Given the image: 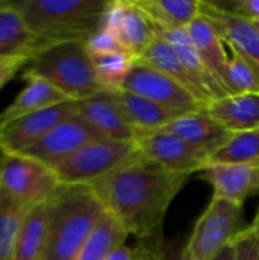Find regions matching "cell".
<instances>
[{
    "label": "cell",
    "instance_id": "cell-1",
    "mask_svg": "<svg viewBox=\"0 0 259 260\" xmlns=\"http://www.w3.org/2000/svg\"><path fill=\"white\" fill-rule=\"evenodd\" d=\"M186 180L188 175L168 171L137 149L89 186L128 235L148 241L160 236L165 215Z\"/></svg>",
    "mask_w": 259,
    "mask_h": 260
},
{
    "label": "cell",
    "instance_id": "cell-2",
    "mask_svg": "<svg viewBox=\"0 0 259 260\" xmlns=\"http://www.w3.org/2000/svg\"><path fill=\"white\" fill-rule=\"evenodd\" d=\"M105 209L89 184H61L47 203V238L43 260H73Z\"/></svg>",
    "mask_w": 259,
    "mask_h": 260
},
{
    "label": "cell",
    "instance_id": "cell-3",
    "mask_svg": "<svg viewBox=\"0 0 259 260\" xmlns=\"http://www.w3.org/2000/svg\"><path fill=\"white\" fill-rule=\"evenodd\" d=\"M108 0H11L43 46L85 40L102 21Z\"/></svg>",
    "mask_w": 259,
    "mask_h": 260
},
{
    "label": "cell",
    "instance_id": "cell-4",
    "mask_svg": "<svg viewBox=\"0 0 259 260\" xmlns=\"http://www.w3.org/2000/svg\"><path fill=\"white\" fill-rule=\"evenodd\" d=\"M23 76H37L64 93L82 101L105 91L98 81L85 40L50 43L40 47L23 69Z\"/></svg>",
    "mask_w": 259,
    "mask_h": 260
},
{
    "label": "cell",
    "instance_id": "cell-5",
    "mask_svg": "<svg viewBox=\"0 0 259 260\" xmlns=\"http://www.w3.org/2000/svg\"><path fill=\"white\" fill-rule=\"evenodd\" d=\"M243 206L212 197L209 206L197 219L192 235L185 245L197 260H212L221 250L232 245L246 229Z\"/></svg>",
    "mask_w": 259,
    "mask_h": 260
},
{
    "label": "cell",
    "instance_id": "cell-6",
    "mask_svg": "<svg viewBox=\"0 0 259 260\" xmlns=\"http://www.w3.org/2000/svg\"><path fill=\"white\" fill-rule=\"evenodd\" d=\"M137 151L136 142L96 140L52 169L61 184H92Z\"/></svg>",
    "mask_w": 259,
    "mask_h": 260
},
{
    "label": "cell",
    "instance_id": "cell-7",
    "mask_svg": "<svg viewBox=\"0 0 259 260\" xmlns=\"http://www.w3.org/2000/svg\"><path fill=\"white\" fill-rule=\"evenodd\" d=\"M0 186L27 207L46 204L60 189L61 183L52 168L23 154H6Z\"/></svg>",
    "mask_w": 259,
    "mask_h": 260
},
{
    "label": "cell",
    "instance_id": "cell-8",
    "mask_svg": "<svg viewBox=\"0 0 259 260\" xmlns=\"http://www.w3.org/2000/svg\"><path fill=\"white\" fill-rule=\"evenodd\" d=\"M122 90L151 99L174 113L177 117L205 110V105L192 93L165 73L139 59L125 78Z\"/></svg>",
    "mask_w": 259,
    "mask_h": 260
},
{
    "label": "cell",
    "instance_id": "cell-9",
    "mask_svg": "<svg viewBox=\"0 0 259 260\" xmlns=\"http://www.w3.org/2000/svg\"><path fill=\"white\" fill-rule=\"evenodd\" d=\"M101 26L111 30L125 52L136 59L157 37L153 21L136 0H108Z\"/></svg>",
    "mask_w": 259,
    "mask_h": 260
},
{
    "label": "cell",
    "instance_id": "cell-10",
    "mask_svg": "<svg viewBox=\"0 0 259 260\" xmlns=\"http://www.w3.org/2000/svg\"><path fill=\"white\" fill-rule=\"evenodd\" d=\"M102 139L105 137L101 136L93 126H90L78 114H73L53 126L46 136L20 154L53 168L85 145Z\"/></svg>",
    "mask_w": 259,
    "mask_h": 260
},
{
    "label": "cell",
    "instance_id": "cell-11",
    "mask_svg": "<svg viewBox=\"0 0 259 260\" xmlns=\"http://www.w3.org/2000/svg\"><path fill=\"white\" fill-rule=\"evenodd\" d=\"M134 142L137 149L148 158L171 172L188 177L197 171H202L211 160L205 151L189 145L183 139L165 129L140 134Z\"/></svg>",
    "mask_w": 259,
    "mask_h": 260
},
{
    "label": "cell",
    "instance_id": "cell-12",
    "mask_svg": "<svg viewBox=\"0 0 259 260\" xmlns=\"http://www.w3.org/2000/svg\"><path fill=\"white\" fill-rule=\"evenodd\" d=\"M73 114H76V104L67 101L18 117L0 126V146L6 154H20Z\"/></svg>",
    "mask_w": 259,
    "mask_h": 260
},
{
    "label": "cell",
    "instance_id": "cell-13",
    "mask_svg": "<svg viewBox=\"0 0 259 260\" xmlns=\"http://www.w3.org/2000/svg\"><path fill=\"white\" fill-rule=\"evenodd\" d=\"M200 178L214 187V197L244 204L259 192V168L244 163H209L200 171Z\"/></svg>",
    "mask_w": 259,
    "mask_h": 260
},
{
    "label": "cell",
    "instance_id": "cell-14",
    "mask_svg": "<svg viewBox=\"0 0 259 260\" xmlns=\"http://www.w3.org/2000/svg\"><path fill=\"white\" fill-rule=\"evenodd\" d=\"M200 15L212 24L223 43L259 69V30L252 21L218 9L211 0H202Z\"/></svg>",
    "mask_w": 259,
    "mask_h": 260
},
{
    "label": "cell",
    "instance_id": "cell-15",
    "mask_svg": "<svg viewBox=\"0 0 259 260\" xmlns=\"http://www.w3.org/2000/svg\"><path fill=\"white\" fill-rule=\"evenodd\" d=\"M75 104L76 114L105 139L116 142L136 140V133L125 120L113 93L102 91L92 98L75 101Z\"/></svg>",
    "mask_w": 259,
    "mask_h": 260
},
{
    "label": "cell",
    "instance_id": "cell-16",
    "mask_svg": "<svg viewBox=\"0 0 259 260\" xmlns=\"http://www.w3.org/2000/svg\"><path fill=\"white\" fill-rule=\"evenodd\" d=\"M162 129L172 133L189 145L205 151L209 157L224 148L234 136V133L220 125L205 110L182 116Z\"/></svg>",
    "mask_w": 259,
    "mask_h": 260
},
{
    "label": "cell",
    "instance_id": "cell-17",
    "mask_svg": "<svg viewBox=\"0 0 259 260\" xmlns=\"http://www.w3.org/2000/svg\"><path fill=\"white\" fill-rule=\"evenodd\" d=\"M205 111L234 134L259 129V93L212 99Z\"/></svg>",
    "mask_w": 259,
    "mask_h": 260
},
{
    "label": "cell",
    "instance_id": "cell-18",
    "mask_svg": "<svg viewBox=\"0 0 259 260\" xmlns=\"http://www.w3.org/2000/svg\"><path fill=\"white\" fill-rule=\"evenodd\" d=\"M43 43L31 32L11 0H0V59L31 58Z\"/></svg>",
    "mask_w": 259,
    "mask_h": 260
},
{
    "label": "cell",
    "instance_id": "cell-19",
    "mask_svg": "<svg viewBox=\"0 0 259 260\" xmlns=\"http://www.w3.org/2000/svg\"><path fill=\"white\" fill-rule=\"evenodd\" d=\"M113 94L125 120L136 133V137L140 134L159 131L165 128L168 123H171L172 120L179 119L174 113H171L165 107L143 96L125 90H119Z\"/></svg>",
    "mask_w": 259,
    "mask_h": 260
},
{
    "label": "cell",
    "instance_id": "cell-20",
    "mask_svg": "<svg viewBox=\"0 0 259 260\" xmlns=\"http://www.w3.org/2000/svg\"><path fill=\"white\" fill-rule=\"evenodd\" d=\"M188 32L191 35V40L200 53L205 66L217 81V84L221 87L226 96L229 94L227 88V66H229V56L224 50L223 40L218 37L212 24L202 15H198L189 26Z\"/></svg>",
    "mask_w": 259,
    "mask_h": 260
},
{
    "label": "cell",
    "instance_id": "cell-21",
    "mask_svg": "<svg viewBox=\"0 0 259 260\" xmlns=\"http://www.w3.org/2000/svg\"><path fill=\"white\" fill-rule=\"evenodd\" d=\"M26 81L24 88L17 94L11 105H8L0 113V126L23 117L26 114L63 104L70 101L64 93H61L50 82L37 76H23Z\"/></svg>",
    "mask_w": 259,
    "mask_h": 260
},
{
    "label": "cell",
    "instance_id": "cell-22",
    "mask_svg": "<svg viewBox=\"0 0 259 260\" xmlns=\"http://www.w3.org/2000/svg\"><path fill=\"white\" fill-rule=\"evenodd\" d=\"M156 34L162 37L174 49V52L177 53L186 70L191 73V76L197 81V84L211 99H218L226 96L221 87L211 75V72L208 70V67L205 66L200 53L197 52L191 40L188 29H168V30H157Z\"/></svg>",
    "mask_w": 259,
    "mask_h": 260
},
{
    "label": "cell",
    "instance_id": "cell-23",
    "mask_svg": "<svg viewBox=\"0 0 259 260\" xmlns=\"http://www.w3.org/2000/svg\"><path fill=\"white\" fill-rule=\"evenodd\" d=\"M139 61L151 66L153 69H156V70L165 73L166 76H169L171 79H174L177 84H180L183 88H186L189 93H192L205 107L212 101L202 90V87L197 84V81L191 76V73L186 70V67L183 66V62L180 61V58L177 56L174 49L162 37L157 35L154 38V41L143 52V55L139 58Z\"/></svg>",
    "mask_w": 259,
    "mask_h": 260
},
{
    "label": "cell",
    "instance_id": "cell-24",
    "mask_svg": "<svg viewBox=\"0 0 259 260\" xmlns=\"http://www.w3.org/2000/svg\"><path fill=\"white\" fill-rule=\"evenodd\" d=\"M153 21L156 32L168 29H188L200 15L202 0H136Z\"/></svg>",
    "mask_w": 259,
    "mask_h": 260
},
{
    "label": "cell",
    "instance_id": "cell-25",
    "mask_svg": "<svg viewBox=\"0 0 259 260\" xmlns=\"http://www.w3.org/2000/svg\"><path fill=\"white\" fill-rule=\"evenodd\" d=\"M47 238V203L29 210L11 260H43Z\"/></svg>",
    "mask_w": 259,
    "mask_h": 260
},
{
    "label": "cell",
    "instance_id": "cell-26",
    "mask_svg": "<svg viewBox=\"0 0 259 260\" xmlns=\"http://www.w3.org/2000/svg\"><path fill=\"white\" fill-rule=\"evenodd\" d=\"M128 232L108 212H105L96 229L73 260H107L116 247L125 242Z\"/></svg>",
    "mask_w": 259,
    "mask_h": 260
},
{
    "label": "cell",
    "instance_id": "cell-27",
    "mask_svg": "<svg viewBox=\"0 0 259 260\" xmlns=\"http://www.w3.org/2000/svg\"><path fill=\"white\" fill-rule=\"evenodd\" d=\"M31 209L0 186V260L12 257L18 233Z\"/></svg>",
    "mask_w": 259,
    "mask_h": 260
},
{
    "label": "cell",
    "instance_id": "cell-28",
    "mask_svg": "<svg viewBox=\"0 0 259 260\" xmlns=\"http://www.w3.org/2000/svg\"><path fill=\"white\" fill-rule=\"evenodd\" d=\"M92 59L99 84L105 91L110 93H116L122 90V84L125 78L128 76L131 67L137 61L136 58H133L125 52L92 55Z\"/></svg>",
    "mask_w": 259,
    "mask_h": 260
},
{
    "label": "cell",
    "instance_id": "cell-29",
    "mask_svg": "<svg viewBox=\"0 0 259 260\" xmlns=\"http://www.w3.org/2000/svg\"><path fill=\"white\" fill-rule=\"evenodd\" d=\"M209 163H244L259 168V129L235 133L227 145L211 157Z\"/></svg>",
    "mask_w": 259,
    "mask_h": 260
},
{
    "label": "cell",
    "instance_id": "cell-30",
    "mask_svg": "<svg viewBox=\"0 0 259 260\" xmlns=\"http://www.w3.org/2000/svg\"><path fill=\"white\" fill-rule=\"evenodd\" d=\"M227 88L229 94L259 93V69L234 50L227 66Z\"/></svg>",
    "mask_w": 259,
    "mask_h": 260
},
{
    "label": "cell",
    "instance_id": "cell-31",
    "mask_svg": "<svg viewBox=\"0 0 259 260\" xmlns=\"http://www.w3.org/2000/svg\"><path fill=\"white\" fill-rule=\"evenodd\" d=\"M85 46H87V50L90 52V55L125 52V49L122 47V44L119 43L116 35L102 26H99L92 35H89L85 38Z\"/></svg>",
    "mask_w": 259,
    "mask_h": 260
},
{
    "label": "cell",
    "instance_id": "cell-32",
    "mask_svg": "<svg viewBox=\"0 0 259 260\" xmlns=\"http://www.w3.org/2000/svg\"><path fill=\"white\" fill-rule=\"evenodd\" d=\"M235 260H259V235L256 227L250 224L234 241Z\"/></svg>",
    "mask_w": 259,
    "mask_h": 260
},
{
    "label": "cell",
    "instance_id": "cell-33",
    "mask_svg": "<svg viewBox=\"0 0 259 260\" xmlns=\"http://www.w3.org/2000/svg\"><path fill=\"white\" fill-rule=\"evenodd\" d=\"M211 3L224 12L259 23V0H211Z\"/></svg>",
    "mask_w": 259,
    "mask_h": 260
},
{
    "label": "cell",
    "instance_id": "cell-34",
    "mask_svg": "<svg viewBox=\"0 0 259 260\" xmlns=\"http://www.w3.org/2000/svg\"><path fill=\"white\" fill-rule=\"evenodd\" d=\"M134 251L137 260H174V257H171L169 247L162 242L160 236L148 241H140V245Z\"/></svg>",
    "mask_w": 259,
    "mask_h": 260
},
{
    "label": "cell",
    "instance_id": "cell-35",
    "mask_svg": "<svg viewBox=\"0 0 259 260\" xmlns=\"http://www.w3.org/2000/svg\"><path fill=\"white\" fill-rule=\"evenodd\" d=\"M29 58H5L0 59V88H3L20 70L27 64Z\"/></svg>",
    "mask_w": 259,
    "mask_h": 260
},
{
    "label": "cell",
    "instance_id": "cell-36",
    "mask_svg": "<svg viewBox=\"0 0 259 260\" xmlns=\"http://www.w3.org/2000/svg\"><path fill=\"white\" fill-rule=\"evenodd\" d=\"M107 260H137V259H136V251H134V250H131V248H128V247L125 245V242H124V244H121L119 247H116V248L113 250V253L108 256V259Z\"/></svg>",
    "mask_w": 259,
    "mask_h": 260
},
{
    "label": "cell",
    "instance_id": "cell-37",
    "mask_svg": "<svg viewBox=\"0 0 259 260\" xmlns=\"http://www.w3.org/2000/svg\"><path fill=\"white\" fill-rule=\"evenodd\" d=\"M212 260H235V248L234 244L226 247L224 250H221Z\"/></svg>",
    "mask_w": 259,
    "mask_h": 260
},
{
    "label": "cell",
    "instance_id": "cell-38",
    "mask_svg": "<svg viewBox=\"0 0 259 260\" xmlns=\"http://www.w3.org/2000/svg\"><path fill=\"white\" fill-rule=\"evenodd\" d=\"M174 260H197L188 250H186V247H183V250H182V253L177 256V257H174Z\"/></svg>",
    "mask_w": 259,
    "mask_h": 260
},
{
    "label": "cell",
    "instance_id": "cell-39",
    "mask_svg": "<svg viewBox=\"0 0 259 260\" xmlns=\"http://www.w3.org/2000/svg\"><path fill=\"white\" fill-rule=\"evenodd\" d=\"M5 157H6V152H5V151L2 149V146H0V175H2V166H3Z\"/></svg>",
    "mask_w": 259,
    "mask_h": 260
},
{
    "label": "cell",
    "instance_id": "cell-40",
    "mask_svg": "<svg viewBox=\"0 0 259 260\" xmlns=\"http://www.w3.org/2000/svg\"><path fill=\"white\" fill-rule=\"evenodd\" d=\"M259 222V207H258V212H256V215H255V221H253V224H256Z\"/></svg>",
    "mask_w": 259,
    "mask_h": 260
},
{
    "label": "cell",
    "instance_id": "cell-41",
    "mask_svg": "<svg viewBox=\"0 0 259 260\" xmlns=\"http://www.w3.org/2000/svg\"><path fill=\"white\" fill-rule=\"evenodd\" d=\"M252 224H253V222H252ZM253 225L256 227V230H258V235H259V222H256V224H253Z\"/></svg>",
    "mask_w": 259,
    "mask_h": 260
},
{
    "label": "cell",
    "instance_id": "cell-42",
    "mask_svg": "<svg viewBox=\"0 0 259 260\" xmlns=\"http://www.w3.org/2000/svg\"><path fill=\"white\" fill-rule=\"evenodd\" d=\"M253 24H255V27L259 30V23H253Z\"/></svg>",
    "mask_w": 259,
    "mask_h": 260
}]
</instances>
